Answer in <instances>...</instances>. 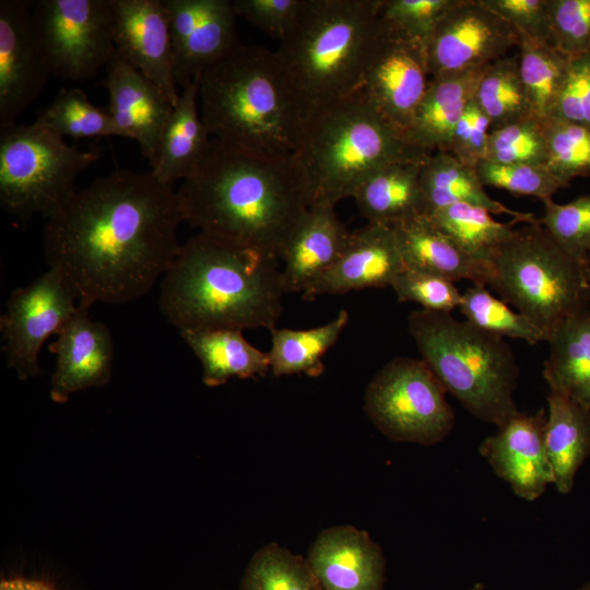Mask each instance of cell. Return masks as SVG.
Returning <instances> with one entry per match:
<instances>
[{
  "instance_id": "cell-1",
  "label": "cell",
  "mask_w": 590,
  "mask_h": 590,
  "mask_svg": "<svg viewBox=\"0 0 590 590\" xmlns=\"http://www.w3.org/2000/svg\"><path fill=\"white\" fill-rule=\"evenodd\" d=\"M177 191L152 170L116 169L76 190L44 228L49 268L79 303L127 304L148 294L180 247Z\"/></svg>"
},
{
  "instance_id": "cell-2",
  "label": "cell",
  "mask_w": 590,
  "mask_h": 590,
  "mask_svg": "<svg viewBox=\"0 0 590 590\" xmlns=\"http://www.w3.org/2000/svg\"><path fill=\"white\" fill-rule=\"evenodd\" d=\"M184 222L221 241L282 259L311 205L295 156L212 138L177 190Z\"/></svg>"
},
{
  "instance_id": "cell-3",
  "label": "cell",
  "mask_w": 590,
  "mask_h": 590,
  "mask_svg": "<svg viewBox=\"0 0 590 590\" xmlns=\"http://www.w3.org/2000/svg\"><path fill=\"white\" fill-rule=\"evenodd\" d=\"M280 261L199 233L162 278L161 312L178 331L272 330L285 294Z\"/></svg>"
},
{
  "instance_id": "cell-4",
  "label": "cell",
  "mask_w": 590,
  "mask_h": 590,
  "mask_svg": "<svg viewBox=\"0 0 590 590\" xmlns=\"http://www.w3.org/2000/svg\"><path fill=\"white\" fill-rule=\"evenodd\" d=\"M199 102L214 139L275 155L296 152L309 114L275 51L241 43L202 72Z\"/></svg>"
},
{
  "instance_id": "cell-5",
  "label": "cell",
  "mask_w": 590,
  "mask_h": 590,
  "mask_svg": "<svg viewBox=\"0 0 590 590\" xmlns=\"http://www.w3.org/2000/svg\"><path fill=\"white\" fill-rule=\"evenodd\" d=\"M381 0H304L275 51L310 110L359 92L386 23Z\"/></svg>"
},
{
  "instance_id": "cell-6",
  "label": "cell",
  "mask_w": 590,
  "mask_h": 590,
  "mask_svg": "<svg viewBox=\"0 0 590 590\" xmlns=\"http://www.w3.org/2000/svg\"><path fill=\"white\" fill-rule=\"evenodd\" d=\"M307 179L311 205L335 206L353 198L375 172L432 154L409 143L357 92L309 111L294 153Z\"/></svg>"
},
{
  "instance_id": "cell-7",
  "label": "cell",
  "mask_w": 590,
  "mask_h": 590,
  "mask_svg": "<svg viewBox=\"0 0 590 590\" xmlns=\"http://www.w3.org/2000/svg\"><path fill=\"white\" fill-rule=\"evenodd\" d=\"M408 330L445 391L471 415L498 427L519 412V367L503 338L423 308L410 314Z\"/></svg>"
},
{
  "instance_id": "cell-8",
  "label": "cell",
  "mask_w": 590,
  "mask_h": 590,
  "mask_svg": "<svg viewBox=\"0 0 590 590\" xmlns=\"http://www.w3.org/2000/svg\"><path fill=\"white\" fill-rule=\"evenodd\" d=\"M485 286L546 335L589 306L590 261L565 252L538 222L515 228L485 269Z\"/></svg>"
},
{
  "instance_id": "cell-9",
  "label": "cell",
  "mask_w": 590,
  "mask_h": 590,
  "mask_svg": "<svg viewBox=\"0 0 590 590\" xmlns=\"http://www.w3.org/2000/svg\"><path fill=\"white\" fill-rule=\"evenodd\" d=\"M101 156L81 151L39 126L13 123L0 128V202L9 214L46 220L76 191L78 176Z\"/></svg>"
},
{
  "instance_id": "cell-10",
  "label": "cell",
  "mask_w": 590,
  "mask_h": 590,
  "mask_svg": "<svg viewBox=\"0 0 590 590\" xmlns=\"http://www.w3.org/2000/svg\"><path fill=\"white\" fill-rule=\"evenodd\" d=\"M445 393L422 358L397 356L368 382L363 408L388 439L433 446L442 441L456 423Z\"/></svg>"
},
{
  "instance_id": "cell-11",
  "label": "cell",
  "mask_w": 590,
  "mask_h": 590,
  "mask_svg": "<svg viewBox=\"0 0 590 590\" xmlns=\"http://www.w3.org/2000/svg\"><path fill=\"white\" fill-rule=\"evenodd\" d=\"M33 25L50 74L87 80L117 54L113 0H37Z\"/></svg>"
},
{
  "instance_id": "cell-12",
  "label": "cell",
  "mask_w": 590,
  "mask_h": 590,
  "mask_svg": "<svg viewBox=\"0 0 590 590\" xmlns=\"http://www.w3.org/2000/svg\"><path fill=\"white\" fill-rule=\"evenodd\" d=\"M78 304L61 273L51 268L10 294L0 317L1 350L7 366L19 379L27 380L40 373L38 355L43 344L59 332Z\"/></svg>"
},
{
  "instance_id": "cell-13",
  "label": "cell",
  "mask_w": 590,
  "mask_h": 590,
  "mask_svg": "<svg viewBox=\"0 0 590 590\" xmlns=\"http://www.w3.org/2000/svg\"><path fill=\"white\" fill-rule=\"evenodd\" d=\"M430 80L427 47L386 23L359 92L403 138Z\"/></svg>"
},
{
  "instance_id": "cell-14",
  "label": "cell",
  "mask_w": 590,
  "mask_h": 590,
  "mask_svg": "<svg viewBox=\"0 0 590 590\" xmlns=\"http://www.w3.org/2000/svg\"><path fill=\"white\" fill-rule=\"evenodd\" d=\"M518 44V33L482 0H458L428 43L430 76L483 68Z\"/></svg>"
},
{
  "instance_id": "cell-15",
  "label": "cell",
  "mask_w": 590,
  "mask_h": 590,
  "mask_svg": "<svg viewBox=\"0 0 590 590\" xmlns=\"http://www.w3.org/2000/svg\"><path fill=\"white\" fill-rule=\"evenodd\" d=\"M163 1L172 36L175 82L184 90L240 43L237 13L231 0Z\"/></svg>"
},
{
  "instance_id": "cell-16",
  "label": "cell",
  "mask_w": 590,
  "mask_h": 590,
  "mask_svg": "<svg viewBox=\"0 0 590 590\" xmlns=\"http://www.w3.org/2000/svg\"><path fill=\"white\" fill-rule=\"evenodd\" d=\"M33 1H0V128L13 125L51 75L35 34Z\"/></svg>"
},
{
  "instance_id": "cell-17",
  "label": "cell",
  "mask_w": 590,
  "mask_h": 590,
  "mask_svg": "<svg viewBox=\"0 0 590 590\" xmlns=\"http://www.w3.org/2000/svg\"><path fill=\"white\" fill-rule=\"evenodd\" d=\"M546 411L517 412L487 436L479 451L514 494L535 502L554 483L544 440Z\"/></svg>"
},
{
  "instance_id": "cell-18",
  "label": "cell",
  "mask_w": 590,
  "mask_h": 590,
  "mask_svg": "<svg viewBox=\"0 0 590 590\" xmlns=\"http://www.w3.org/2000/svg\"><path fill=\"white\" fill-rule=\"evenodd\" d=\"M117 54L148 78L175 107L173 44L163 0H113Z\"/></svg>"
},
{
  "instance_id": "cell-19",
  "label": "cell",
  "mask_w": 590,
  "mask_h": 590,
  "mask_svg": "<svg viewBox=\"0 0 590 590\" xmlns=\"http://www.w3.org/2000/svg\"><path fill=\"white\" fill-rule=\"evenodd\" d=\"M86 304L79 303L75 312L48 345L56 356L50 398L64 403L71 394L103 387L111 377L114 342L109 329L90 317Z\"/></svg>"
},
{
  "instance_id": "cell-20",
  "label": "cell",
  "mask_w": 590,
  "mask_h": 590,
  "mask_svg": "<svg viewBox=\"0 0 590 590\" xmlns=\"http://www.w3.org/2000/svg\"><path fill=\"white\" fill-rule=\"evenodd\" d=\"M102 84L108 91L106 108L119 137L137 141L153 167L174 106L157 86L118 54L106 67Z\"/></svg>"
},
{
  "instance_id": "cell-21",
  "label": "cell",
  "mask_w": 590,
  "mask_h": 590,
  "mask_svg": "<svg viewBox=\"0 0 590 590\" xmlns=\"http://www.w3.org/2000/svg\"><path fill=\"white\" fill-rule=\"evenodd\" d=\"M404 268L392 227L367 223L350 232L334 264L302 295L305 300H312L321 295L391 286Z\"/></svg>"
},
{
  "instance_id": "cell-22",
  "label": "cell",
  "mask_w": 590,
  "mask_h": 590,
  "mask_svg": "<svg viewBox=\"0 0 590 590\" xmlns=\"http://www.w3.org/2000/svg\"><path fill=\"white\" fill-rule=\"evenodd\" d=\"M306 560L321 590H382L386 558L369 534L350 524L324 529Z\"/></svg>"
},
{
  "instance_id": "cell-23",
  "label": "cell",
  "mask_w": 590,
  "mask_h": 590,
  "mask_svg": "<svg viewBox=\"0 0 590 590\" xmlns=\"http://www.w3.org/2000/svg\"><path fill=\"white\" fill-rule=\"evenodd\" d=\"M349 235L334 206L310 205L281 259L285 294L307 291L338 260Z\"/></svg>"
},
{
  "instance_id": "cell-24",
  "label": "cell",
  "mask_w": 590,
  "mask_h": 590,
  "mask_svg": "<svg viewBox=\"0 0 590 590\" xmlns=\"http://www.w3.org/2000/svg\"><path fill=\"white\" fill-rule=\"evenodd\" d=\"M483 68L432 78L404 139L428 153L448 152L453 129L473 99Z\"/></svg>"
},
{
  "instance_id": "cell-25",
  "label": "cell",
  "mask_w": 590,
  "mask_h": 590,
  "mask_svg": "<svg viewBox=\"0 0 590 590\" xmlns=\"http://www.w3.org/2000/svg\"><path fill=\"white\" fill-rule=\"evenodd\" d=\"M390 226L405 268L485 286L481 268L426 214Z\"/></svg>"
},
{
  "instance_id": "cell-26",
  "label": "cell",
  "mask_w": 590,
  "mask_h": 590,
  "mask_svg": "<svg viewBox=\"0 0 590 590\" xmlns=\"http://www.w3.org/2000/svg\"><path fill=\"white\" fill-rule=\"evenodd\" d=\"M543 377L548 391L590 410V307L565 318L548 335Z\"/></svg>"
},
{
  "instance_id": "cell-27",
  "label": "cell",
  "mask_w": 590,
  "mask_h": 590,
  "mask_svg": "<svg viewBox=\"0 0 590 590\" xmlns=\"http://www.w3.org/2000/svg\"><path fill=\"white\" fill-rule=\"evenodd\" d=\"M545 449L553 471L556 491L569 494L580 467L590 457V410L548 391Z\"/></svg>"
},
{
  "instance_id": "cell-28",
  "label": "cell",
  "mask_w": 590,
  "mask_h": 590,
  "mask_svg": "<svg viewBox=\"0 0 590 590\" xmlns=\"http://www.w3.org/2000/svg\"><path fill=\"white\" fill-rule=\"evenodd\" d=\"M421 188L425 214L451 204H470L486 209L492 214H506L520 223H533L534 213L512 210L493 199L481 182L475 168L448 152H434L423 163Z\"/></svg>"
},
{
  "instance_id": "cell-29",
  "label": "cell",
  "mask_w": 590,
  "mask_h": 590,
  "mask_svg": "<svg viewBox=\"0 0 590 590\" xmlns=\"http://www.w3.org/2000/svg\"><path fill=\"white\" fill-rule=\"evenodd\" d=\"M199 81L181 90L163 131L154 176L167 186L184 180L193 169L210 139L199 109Z\"/></svg>"
},
{
  "instance_id": "cell-30",
  "label": "cell",
  "mask_w": 590,
  "mask_h": 590,
  "mask_svg": "<svg viewBox=\"0 0 590 590\" xmlns=\"http://www.w3.org/2000/svg\"><path fill=\"white\" fill-rule=\"evenodd\" d=\"M423 163L387 165L357 188L353 199L367 223L392 225L425 214L421 188Z\"/></svg>"
},
{
  "instance_id": "cell-31",
  "label": "cell",
  "mask_w": 590,
  "mask_h": 590,
  "mask_svg": "<svg viewBox=\"0 0 590 590\" xmlns=\"http://www.w3.org/2000/svg\"><path fill=\"white\" fill-rule=\"evenodd\" d=\"M181 339L202 365V380L209 387L226 384L232 378L263 377L270 373L267 352L250 344L243 331L182 330Z\"/></svg>"
},
{
  "instance_id": "cell-32",
  "label": "cell",
  "mask_w": 590,
  "mask_h": 590,
  "mask_svg": "<svg viewBox=\"0 0 590 590\" xmlns=\"http://www.w3.org/2000/svg\"><path fill=\"white\" fill-rule=\"evenodd\" d=\"M349 318V312L342 309L334 319L322 326L302 330L275 327L270 330V373L274 377L320 376L324 369L322 358L338 342Z\"/></svg>"
},
{
  "instance_id": "cell-33",
  "label": "cell",
  "mask_w": 590,
  "mask_h": 590,
  "mask_svg": "<svg viewBox=\"0 0 590 590\" xmlns=\"http://www.w3.org/2000/svg\"><path fill=\"white\" fill-rule=\"evenodd\" d=\"M483 271L499 248L512 236L518 220L496 221L486 209L470 204H451L426 214Z\"/></svg>"
},
{
  "instance_id": "cell-34",
  "label": "cell",
  "mask_w": 590,
  "mask_h": 590,
  "mask_svg": "<svg viewBox=\"0 0 590 590\" xmlns=\"http://www.w3.org/2000/svg\"><path fill=\"white\" fill-rule=\"evenodd\" d=\"M473 99L489 119L492 129L534 116L520 78L518 55L502 57L484 67Z\"/></svg>"
},
{
  "instance_id": "cell-35",
  "label": "cell",
  "mask_w": 590,
  "mask_h": 590,
  "mask_svg": "<svg viewBox=\"0 0 590 590\" xmlns=\"http://www.w3.org/2000/svg\"><path fill=\"white\" fill-rule=\"evenodd\" d=\"M519 73L534 116L544 120L554 109L566 79L569 57L551 44L519 36Z\"/></svg>"
},
{
  "instance_id": "cell-36",
  "label": "cell",
  "mask_w": 590,
  "mask_h": 590,
  "mask_svg": "<svg viewBox=\"0 0 590 590\" xmlns=\"http://www.w3.org/2000/svg\"><path fill=\"white\" fill-rule=\"evenodd\" d=\"M35 122L61 138L119 137L107 108L92 104L78 87L60 88L52 102L38 113Z\"/></svg>"
},
{
  "instance_id": "cell-37",
  "label": "cell",
  "mask_w": 590,
  "mask_h": 590,
  "mask_svg": "<svg viewBox=\"0 0 590 590\" xmlns=\"http://www.w3.org/2000/svg\"><path fill=\"white\" fill-rule=\"evenodd\" d=\"M238 590H321L306 558L271 542L250 558Z\"/></svg>"
},
{
  "instance_id": "cell-38",
  "label": "cell",
  "mask_w": 590,
  "mask_h": 590,
  "mask_svg": "<svg viewBox=\"0 0 590 590\" xmlns=\"http://www.w3.org/2000/svg\"><path fill=\"white\" fill-rule=\"evenodd\" d=\"M459 309L465 321L500 338L522 340L534 345L546 341L545 333L521 312L495 297L484 285L472 284L462 293Z\"/></svg>"
},
{
  "instance_id": "cell-39",
  "label": "cell",
  "mask_w": 590,
  "mask_h": 590,
  "mask_svg": "<svg viewBox=\"0 0 590 590\" xmlns=\"http://www.w3.org/2000/svg\"><path fill=\"white\" fill-rule=\"evenodd\" d=\"M542 122L547 168L569 184L576 177L590 176V128L552 117Z\"/></svg>"
},
{
  "instance_id": "cell-40",
  "label": "cell",
  "mask_w": 590,
  "mask_h": 590,
  "mask_svg": "<svg viewBox=\"0 0 590 590\" xmlns=\"http://www.w3.org/2000/svg\"><path fill=\"white\" fill-rule=\"evenodd\" d=\"M544 215L538 222L548 236L571 257L590 261V193L559 204L542 200Z\"/></svg>"
},
{
  "instance_id": "cell-41",
  "label": "cell",
  "mask_w": 590,
  "mask_h": 590,
  "mask_svg": "<svg viewBox=\"0 0 590 590\" xmlns=\"http://www.w3.org/2000/svg\"><path fill=\"white\" fill-rule=\"evenodd\" d=\"M486 160L503 164L546 165L547 146L542 120L531 116L492 129Z\"/></svg>"
},
{
  "instance_id": "cell-42",
  "label": "cell",
  "mask_w": 590,
  "mask_h": 590,
  "mask_svg": "<svg viewBox=\"0 0 590 590\" xmlns=\"http://www.w3.org/2000/svg\"><path fill=\"white\" fill-rule=\"evenodd\" d=\"M485 187L504 189L514 194L551 199L560 189L570 186L552 173L546 165L503 164L483 160L475 167Z\"/></svg>"
},
{
  "instance_id": "cell-43",
  "label": "cell",
  "mask_w": 590,
  "mask_h": 590,
  "mask_svg": "<svg viewBox=\"0 0 590 590\" xmlns=\"http://www.w3.org/2000/svg\"><path fill=\"white\" fill-rule=\"evenodd\" d=\"M391 287L400 303H416L423 309L451 312L459 308L462 293L453 281L439 274L404 268Z\"/></svg>"
},
{
  "instance_id": "cell-44",
  "label": "cell",
  "mask_w": 590,
  "mask_h": 590,
  "mask_svg": "<svg viewBox=\"0 0 590 590\" xmlns=\"http://www.w3.org/2000/svg\"><path fill=\"white\" fill-rule=\"evenodd\" d=\"M458 0H381V19L426 47L444 15Z\"/></svg>"
},
{
  "instance_id": "cell-45",
  "label": "cell",
  "mask_w": 590,
  "mask_h": 590,
  "mask_svg": "<svg viewBox=\"0 0 590 590\" xmlns=\"http://www.w3.org/2000/svg\"><path fill=\"white\" fill-rule=\"evenodd\" d=\"M550 44L567 57L590 51V0H550Z\"/></svg>"
},
{
  "instance_id": "cell-46",
  "label": "cell",
  "mask_w": 590,
  "mask_h": 590,
  "mask_svg": "<svg viewBox=\"0 0 590 590\" xmlns=\"http://www.w3.org/2000/svg\"><path fill=\"white\" fill-rule=\"evenodd\" d=\"M550 117L590 128V51L569 57L566 79Z\"/></svg>"
},
{
  "instance_id": "cell-47",
  "label": "cell",
  "mask_w": 590,
  "mask_h": 590,
  "mask_svg": "<svg viewBox=\"0 0 590 590\" xmlns=\"http://www.w3.org/2000/svg\"><path fill=\"white\" fill-rule=\"evenodd\" d=\"M491 130L489 119L472 99L453 129L448 153L475 168L486 160Z\"/></svg>"
},
{
  "instance_id": "cell-48",
  "label": "cell",
  "mask_w": 590,
  "mask_h": 590,
  "mask_svg": "<svg viewBox=\"0 0 590 590\" xmlns=\"http://www.w3.org/2000/svg\"><path fill=\"white\" fill-rule=\"evenodd\" d=\"M519 36L550 44V0H482Z\"/></svg>"
},
{
  "instance_id": "cell-49",
  "label": "cell",
  "mask_w": 590,
  "mask_h": 590,
  "mask_svg": "<svg viewBox=\"0 0 590 590\" xmlns=\"http://www.w3.org/2000/svg\"><path fill=\"white\" fill-rule=\"evenodd\" d=\"M304 0H233L237 16H243L279 42L287 34Z\"/></svg>"
},
{
  "instance_id": "cell-50",
  "label": "cell",
  "mask_w": 590,
  "mask_h": 590,
  "mask_svg": "<svg viewBox=\"0 0 590 590\" xmlns=\"http://www.w3.org/2000/svg\"><path fill=\"white\" fill-rule=\"evenodd\" d=\"M0 590H55V588L42 580L14 577L2 579Z\"/></svg>"
},
{
  "instance_id": "cell-51",
  "label": "cell",
  "mask_w": 590,
  "mask_h": 590,
  "mask_svg": "<svg viewBox=\"0 0 590 590\" xmlns=\"http://www.w3.org/2000/svg\"><path fill=\"white\" fill-rule=\"evenodd\" d=\"M468 590H485V587L482 582H476Z\"/></svg>"
},
{
  "instance_id": "cell-52",
  "label": "cell",
  "mask_w": 590,
  "mask_h": 590,
  "mask_svg": "<svg viewBox=\"0 0 590 590\" xmlns=\"http://www.w3.org/2000/svg\"><path fill=\"white\" fill-rule=\"evenodd\" d=\"M577 590H590V580L581 585Z\"/></svg>"
}]
</instances>
